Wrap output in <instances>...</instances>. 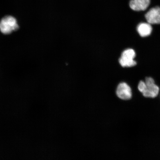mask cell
<instances>
[{
    "label": "cell",
    "instance_id": "obj_1",
    "mask_svg": "<svg viewBox=\"0 0 160 160\" xmlns=\"http://www.w3.org/2000/svg\"><path fill=\"white\" fill-rule=\"evenodd\" d=\"M138 89L144 97L147 98H155L159 92V87L155 84L154 80L151 77L146 78L145 82L140 81Z\"/></svg>",
    "mask_w": 160,
    "mask_h": 160
},
{
    "label": "cell",
    "instance_id": "obj_2",
    "mask_svg": "<svg viewBox=\"0 0 160 160\" xmlns=\"http://www.w3.org/2000/svg\"><path fill=\"white\" fill-rule=\"evenodd\" d=\"M19 27L17 19L12 16H6L0 21V31L4 34H9Z\"/></svg>",
    "mask_w": 160,
    "mask_h": 160
},
{
    "label": "cell",
    "instance_id": "obj_3",
    "mask_svg": "<svg viewBox=\"0 0 160 160\" xmlns=\"http://www.w3.org/2000/svg\"><path fill=\"white\" fill-rule=\"evenodd\" d=\"M135 56L136 53L133 49H128L125 50L119 59L120 65L123 67H131L135 66L137 62L134 60Z\"/></svg>",
    "mask_w": 160,
    "mask_h": 160
},
{
    "label": "cell",
    "instance_id": "obj_4",
    "mask_svg": "<svg viewBox=\"0 0 160 160\" xmlns=\"http://www.w3.org/2000/svg\"><path fill=\"white\" fill-rule=\"evenodd\" d=\"M116 94L119 98L123 100H129L132 97L131 88L125 82L120 83L118 85Z\"/></svg>",
    "mask_w": 160,
    "mask_h": 160
},
{
    "label": "cell",
    "instance_id": "obj_5",
    "mask_svg": "<svg viewBox=\"0 0 160 160\" xmlns=\"http://www.w3.org/2000/svg\"><path fill=\"white\" fill-rule=\"evenodd\" d=\"M145 17L148 22L151 24H160V7L157 6L152 8L146 13Z\"/></svg>",
    "mask_w": 160,
    "mask_h": 160
},
{
    "label": "cell",
    "instance_id": "obj_6",
    "mask_svg": "<svg viewBox=\"0 0 160 160\" xmlns=\"http://www.w3.org/2000/svg\"><path fill=\"white\" fill-rule=\"evenodd\" d=\"M150 4V0H131L129 6L133 11H144L147 9Z\"/></svg>",
    "mask_w": 160,
    "mask_h": 160
},
{
    "label": "cell",
    "instance_id": "obj_7",
    "mask_svg": "<svg viewBox=\"0 0 160 160\" xmlns=\"http://www.w3.org/2000/svg\"><path fill=\"white\" fill-rule=\"evenodd\" d=\"M137 31L141 37H145L151 34L152 28L149 23H141L137 26Z\"/></svg>",
    "mask_w": 160,
    "mask_h": 160
}]
</instances>
